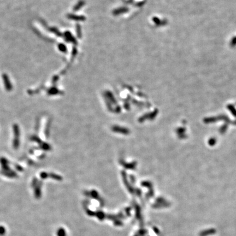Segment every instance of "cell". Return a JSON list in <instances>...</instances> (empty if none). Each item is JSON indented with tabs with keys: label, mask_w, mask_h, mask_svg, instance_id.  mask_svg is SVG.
<instances>
[{
	"label": "cell",
	"mask_w": 236,
	"mask_h": 236,
	"mask_svg": "<svg viewBox=\"0 0 236 236\" xmlns=\"http://www.w3.org/2000/svg\"><path fill=\"white\" fill-rule=\"evenodd\" d=\"M216 232V231L214 228H211V229H208L207 230H204L202 231V232L200 233V236H207L209 235H213Z\"/></svg>",
	"instance_id": "6da1fadb"
},
{
	"label": "cell",
	"mask_w": 236,
	"mask_h": 236,
	"mask_svg": "<svg viewBox=\"0 0 236 236\" xmlns=\"http://www.w3.org/2000/svg\"><path fill=\"white\" fill-rule=\"evenodd\" d=\"M3 231H4V228L2 227H0V234L4 233V232H3Z\"/></svg>",
	"instance_id": "7a4b0ae2"
}]
</instances>
